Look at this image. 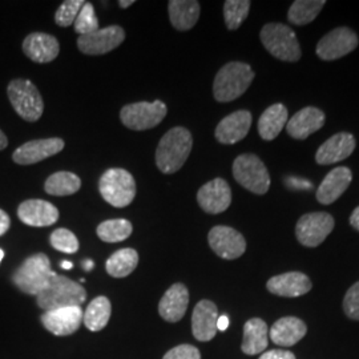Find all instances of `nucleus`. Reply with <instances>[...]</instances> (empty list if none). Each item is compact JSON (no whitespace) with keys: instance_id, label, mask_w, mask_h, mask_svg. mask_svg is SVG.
<instances>
[{"instance_id":"35","label":"nucleus","mask_w":359,"mask_h":359,"mask_svg":"<svg viewBox=\"0 0 359 359\" xmlns=\"http://www.w3.org/2000/svg\"><path fill=\"white\" fill-rule=\"evenodd\" d=\"M249 0H226L224 4V18L228 29L234 31L244 23L250 10Z\"/></svg>"},{"instance_id":"24","label":"nucleus","mask_w":359,"mask_h":359,"mask_svg":"<svg viewBox=\"0 0 359 359\" xmlns=\"http://www.w3.org/2000/svg\"><path fill=\"white\" fill-rule=\"evenodd\" d=\"M325 114L316 107H306L298 111L286 124L289 136L297 140H305L325 126Z\"/></svg>"},{"instance_id":"4","label":"nucleus","mask_w":359,"mask_h":359,"mask_svg":"<svg viewBox=\"0 0 359 359\" xmlns=\"http://www.w3.org/2000/svg\"><path fill=\"white\" fill-rule=\"evenodd\" d=\"M55 271L51 269L50 258L44 253L28 257L26 261L13 271V283L22 293L38 295L51 281Z\"/></svg>"},{"instance_id":"45","label":"nucleus","mask_w":359,"mask_h":359,"mask_svg":"<svg viewBox=\"0 0 359 359\" xmlns=\"http://www.w3.org/2000/svg\"><path fill=\"white\" fill-rule=\"evenodd\" d=\"M228 326H229V318H228L226 316H221V317H218V330H221V332H225V330L228 329Z\"/></svg>"},{"instance_id":"26","label":"nucleus","mask_w":359,"mask_h":359,"mask_svg":"<svg viewBox=\"0 0 359 359\" xmlns=\"http://www.w3.org/2000/svg\"><path fill=\"white\" fill-rule=\"evenodd\" d=\"M308 333L305 322L297 317H285L276 322L269 330L270 339L278 346H293Z\"/></svg>"},{"instance_id":"14","label":"nucleus","mask_w":359,"mask_h":359,"mask_svg":"<svg viewBox=\"0 0 359 359\" xmlns=\"http://www.w3.org/2000/svg\"><path fill=\"white\" fill-rule=\"evenodd\" d=\"M83 316L81 306H71L44 311L40 321L47 332L56 337H67L76 333L83 322Z\"/></svg>"},{"instance_id":"27","label":"nucleus","mask_w":359,"mask_h":359,"mask_svg":"<svg viewBox=\"0 0 359 359\" xmlns=\"http://www.w3.org/2000/svg\"><path fill=\"white\" fill-rule=\"evenodd\" d=\"M169 19L177 31H189L200 18V3L196 0H170L168 3Z\"/></svg>"},{"instance_id":"8","label":"nucleus","mask_w":359,"mask_h":359,"mask_svg":"<svg viewBox=\"0 0 359 359\" xmlns=\"http://www.w3.org/2000/svg\"><path fill=\"white\" fill-rule=\"evenodd\" d=\"M233 176L249 192L265 194L269 191V172L256 154H240L233 163Z\"/></svg>"},{"instance_id":"7","label":"nucleus","mask_w":359,"mask_h":359,"mask_svg":"<svg viewBox=\"0 0 359 359\" xmlns=\"http://www.w3.org/2000/svg\"><path fill=\"white\" fill-rule=\"evenodd\" d=\"M8 99L18 115L28 123H35L43 115L44 103L34 83L25 79H15L7 88Z\"/></svg>"},{"instance_id":"22","label":"nucleus","mask_w":359,"mask_h":359,"mask_svg":"<svg viewBox=\"0 0 359 359\" xmlns=\"http://www.w3.org/2000/svg\"><path fill=\"white\" fill-rule=\"evenodd\" d=\"M23 52L26 53L28 59H31L35 63H51L60 52V44L57 39L52 35L35 32L29 34L25 39Z\"/></svg>"},{"instance_id":"21","label":"nucleus","mask_w":359,"mask_h":359,"mask_svg":"<svg viewBox=\"0 0 359 359\" xmlns=\"http://www.w3.org/2000/svg\"><path fill=\"white\" fill-rule=\"evenodd\" d=\"M252 127V114L249 111H237L224 117L216 128V139L221 144L231 145L241 142Z\"/></svg>"},{"instance_id":"11","label":"nucleus","mask_w":359,"mask_h":359,"mask_svg":"<svg viewBox=\"0 0 359 359\" xmlns=\"http://www.w3.org/2000/svg\"><path fill=\"white\" fill-rule=\"evenodd\" d=\"M358 36L353 29L347 27H338L320 40L316 53L322 60L332 62L354 51L358 47Z\"/></svg>"},{"instance_id":"18","label":"nucleus","mask_w":359,"mask_h":359,"mask_svg":"<svg viewBox=\"0 0 359 359\" xmlns=\"http://www.w3.org/2000/svg\"><path fill=\"white\" fill-rule=\"evenodd\" d=\"M218 310L215 302L209 299L200 301L192 314V332L200 342L212 341L217 334Z\"/></svg>"},{"instance_id":"15","label":"nucleus","mask_w":359,"mask_h":359,"mask_svg":"<svg viewBox=\"0 0 359 359\" xmlns=\"http://www.w3.org/2000/svg\"><path fill=\"white\" fill-rule=\"evenodd\" d=\"M197 203L209 215L225 212L231 204V191L229 184L224 179H215L200 188Z\"/></svg>"},{"instance_id":"9","label":"nucleus","mask_w":359,"mask_h":359,"mask_svg":"<svg viewBox=\"0 0 359 359\" xmlns=\"http://www.w3.org/2000/svg\"><path fill=\"white\" fill-rule=\"evenodd\" d=\"M167 105L161 100L154 103L128 104L120 112L121 123L133 130H147L157 127L167 116Z\"/></svg>"},{"instance_id":"36","label":"nucleus","mask_w":359,"mask_h":359,"mask_svg":"<svg viewBox=\"0 0 359 359\" xmlns=\"http://www.w3.org/2000/svg\"><path fill=\"white\" fill-rule=\"evenodd\" d=\"M75 31L80 36L90 35L99 29V20L90 3H86L75 20Z\"/></svg>"},{"instance_id":"47","label":"nucleus","mask_w":359,"mask_h":359,"mask_svg":"<svg viewBox=\"0 0 359 359\" xmlns=\"http://www.w3.org/2000/svg\"><path fill=\"white\" fill-rule=\"evenodd\" d=\"M133 3H135L133 0H127V1L121 0V1H118V4H120V7H121V8H128L129 6H132Z\"/></svg>"},{"instance_id":"41","label":"nucleus","mask_w":359,"mask_h":359,"mask_svg":"<svg viewBox=\"0 0 359 359\" xmlns=\"http://www.w3.org/2000/svg\"><path fill=\"white\" fill-rule=\"evenodd\" d=\"M258 359H295V355L287 350H270L262 353Z\"/></svg>"},{"instance_id":"28","label":"nucleus","mask_w":359,"mask_h":359,"mask_svg":"<svg viewBox=\"0 0 359 359\" xmlns=\"http://www.w3.org/2000/svg\"><path fill=\"white\" fill-rule=\"evenodd\" d=\"M287 124V109L283 104H273L258 120V133L261 139L271 142L278 137Z\"/></svg>"},{"instance_id":"10","label":"nucleus","mask_w":359,"mask_h":359,"mask_svg":"<svg viewBox=\"0 0 359 359\" xmlns=\"http://www.w3.org/2000/svg\"><path fill=\"white\" fill-rule=\"evenodd\" d=\"M334 218L326 212L304 215L295 226L297 240L308 248H317L333 231Z\"/></svg>"},{"instance_id":"48","label":"nucleus","mask_w":359,"mask_h":359,"mask_svg":"<svg viewBox=\"0 0 359 359\" xmlns=\"http://www.w3.org/2000/svg\"><path fill=\"white\" fill-rule=\"evenodd\" d=\"M60 266L63 268V269L68 270L72 269V266H74V264L71 262V261H63L62 264H60Z\"/></svg>"},{"instance_id":"13","label":"nucleus","mask_w":359,"mask_h":359,"mask_svg":"<svg viewBox=\"0 0 359 359\" xmlns=\"http://www.w3.org/2000/svg\"><path fill=\"white\" fill-rule=\"evenodd\" d=\"M126 39V32L120 26L99 28L96 32L77 39V47L86 55H104L114 51Z\"/></svg>"},{"instance_id":"17","label":"nucleus","mask_w":359,"mask_h":359,"mask_svg":"<svg viewBox=\"0 0 359 359\" xmlns=\"http://www.w3.org/2000/svg\"><path fill=\"white\" fill-rule=\"evenodd\" d=\"M355 137L351 133L341 132L322 144L316 154L318 165H332L348 158L355 149Z\"/></svg>"},{"instance_id":"5","label":"nucleus","mask_w":359,"mask_h":359,"mask_svg":"<svg viewBox=\"0 0 359 359\" xmlns=\"http://www.w3.org/2000/svg\"><path fill=\"white\" fill-rule=\"evenodd\" d=\"M259 39L266 51L276 59L295 63L302 56L297 35L290 27L281 23H269L261 29Z\"/></svg>"},{"instance_id":"19","label":"nucleus","mask_w":359,"mask_h":359,"mask_svg":"<svg viewBox=\"0 0 359 359\" xmlns=\"http://www.w3.org/2000/svg\"><path fill=\"white\" fill-rule=\"evenodd\" d=\"M18 217L29 226H51L59 219V210L44 200H27L18 208Z\"/></svg>"},{"instance_id":"2","label":"nucleus","mask_w":359,"mask_h":359,"mask_svg":"<svg viewBox=\"0 0 359 359\" xmlns=\"http://www.w3.org/2000/svg\"><path fill=\"white\" fill-rule=\"evenodd\" d=\"M86 299L87 290L80 283L56 273L44 290L36 295V304L44 311L81 306Z\"/></svg>"},{"instance_id":"1","label":"nucleus","mask_w":359,"mask_h":359,"mask_svg":"<svg viewBox=\"0 0 359 359\" xmlns=\"http://www.w3.org/2000/svg\"><path fill=\"white\" fill-rule=\"evenodd\" d=\"M192 147V135L188 129L176 127L168 130L156 151L157 168L165 175L176 173L188 160Z\"/></svg>"},{"instance_id":"23","label":"nucleus","mask_w":359,"mask_h":359,"mask_svg":"<svg viewBox=\"0 0 359 359\" xmlns=\"http://www.w3.org/2000/svg\"><path fill=\"white\" fill-rule=\"evenodd\" d=\"M311 286L313 283L310 278L301 271H289L274 276L266 283V287L271 294L289 298L306 294L311 290Z\"/></svg>"},{"instance_id":"49","label":"nucleus","mask_w":359,"mask_h":359,"mask_svg":"<svg viewBox=\"0 0 359 359\" xmlns=\"http://www.w3.org/2000/svg\"><path fill=\"white\" fill-rule=\"evenodd\" d=\"M83 268L84 270H87V271H90L92 268H93V261H90V259H87L84 264H83Z\"/></svg>"},{"instance_id":"38","label":"nucleus","mask_w":359,"mask_h":359,"mask_svg":"<svg viewBox=\"0 0 359 359\" xmlns=\"http://www.w3.org/2000/svg\"><path fill=\"white\" fill-rule=\"evenodd\" d=\"M86 1L83 0H65L55 13V22L60 27H69L75 23L77 15L81 11Z\"/></svg>"},{"instance_id":"46","label":"nucleus","mask_w":359,"mask_h":359,"mask_svg":"<svg viewBox=\"0 0 359 359\" xmlns=\"http://www.w3.org/2000/svg\"><path fill=\"white\" fill-rule=\"evenodd\" d=\"M7 145H8V139L6 137V135L3 133V130L0 129V151L6 149Z\"/></svg>"},{"instance_id":"3","label":"nucleus","mask_w":359,"mask_h":359,"mask_svg":"<svg viewBox=\"0 0 359 359\" xmlns=\"http://www.w3.org/2000/svg\"><path fill=\"white\" fill-rule=\"evenodd\" d=\"M255 79L252 67L241 62H231L217 72L213 95L219 103H229L243 96Z\"/></svg>"},{"instance_id":"40","label":"nucleus","mask_w":359,"mask_h":359,"mask_svg":"<svg viewBox=\"0 0 359 359\" xmlns=\"http://www.w3.org/2000/svg\"><path fill=\"white\" fill-rule=\"evenodd\" d=\"M163 359H201V354L193 345H179L170 348Z\"/></svg>"},{"instance_id":"39","label":"nucleus","mask_w":359,"mask_h":359,"mask_svg":"<svg viewBox=\"0 0 359 359\" xmlns=\"http://www.w3.org/2000/svg\"><path fill=\"white\" fill-rule=\"evenodd\" d=\"M344 310L350 320L359 321V281L347 290L344 299Z\"/></svg>"},{"instance_id":"34","label":"nucleus","mask_w":359,"mask_h":359,"mask_svg":"<svg viewBox=\"0 0 359 359\" xmlns=\"http://www.w3.org/2000/svg\"><path fill=\"white\" fill-rule=\"evenodd\" d=\"M133 226L128 219L116 218V219H107L97 226V236L104 243H120L127 240L132 234Z\"/></svg>"},{"instance_id":"20","label":"nucleus","mask_w":359,"mask_h":359,"mask_svg":"<svg viewBox=\"0 0 359 359\" xmlns=\"http://www.w3.org/2000/svg\"><path fill=\"white\" fill-rule=\"evenodd\" d=\"M189 305V292L184 283H173L163 295L158 304V314L164 321H181Z\"/></svg>"},{"instance_id":"42","label":"nucleus","mask_w":359,"mask_h":359,"mask_svg":"<svg viewBox=\"0 0 359 359\" xmlns=\"http://www.w3.org/2000/svg\"><path fill=\"white\" fill-rule=\"evenodd\" d=\"M10 226H11L10 216L4 210L0 209V237L8 231Z\"/></svg>"},{"instance_id":"37","label":"nucleus","mask_w":359,"mask_h":359,"mask_svg":"<svg viewBox=\"0 0 359 359\" xmlns=\"http://www.w3.org/2000/svg\"><path fill=\"white\" fill-rule=\"evenodd\" d=\"M50 243L52 248L68 253V255H74L79 250V241H77L76 236L65 228H59L56 231H53L50 236Z\"/></svg>"},{"instance_id":"31","label":"nucleus","mask_w":359,"mask_h":359,"mask_svg":"<svg viewBox=\"0 0 359 359\" xmlns=\"http://www.w3.org/2000/svg\"><path fill=\"white\" fill-rule=\"evenodd\" d=\"M137 264H139L137 252L135 249L126 248V249L117 250L108 258L105 264V269L111 277L124 278V277H128L130 273H133V270L137 268Z\"/></svg>"},{"instance_id":"32","label":"nucleus","mask_w":359,"mask_h":359,"mask_svg":"<svg viewBox=\"0 0 359 359\" xmlns=\"http://www.w3.org/2000/svg\"><path fill=\"white\" fill-rule=\"evenodd\" d=\"M325 0H295L290 6L287 19L294 26H306L321 13Z\"/></svg>"},{"instance_id":"44","label":"nucleus","mask_w":359,"mask_h":359,"mask_svg":"<svg viewBox=\"0 0 359 359\" xmlns=\"http://www.w3.org/2000/svg\"><path fill=\"white\" fill-rule=\"evenodd\" d=\"M350 225L359 231V206L355 208L350 216Z\"/></svg>"},{"instance_id":"6","label":"nucleus","mask_w":359,"mask_h":359,"mask_svg":"<svg viewBox=\"0 0 359 359\" xmlns=\"http://www.w3.org/2000/svg\"><path fill=\"white\" fill-rule=\"evenodd\" d=\"M99 191L108 204L115 208H126L136 196V181L128 170L112 168L102 176Z\"/></svg>"},{"instance_id":"43","label":"nucleus","mask_w":359,"mask_h":359,"mask_svg":"<svg viewBox=\"0 0 359 359\" xmlns=\"http://www.w3.org/2000/svg\"><path fill=\"white\" fill-rule=\"evenodd\" d=\"M287 184L290 185V187H294V188H301V189H310L311 188V184L308 182V181H298V180L290 179L287 180Z\"/></svg>"},{"instance_id":"29","label":"nucleus","mask_w":359,"mask_h":359,"mask_svg":"<svg viewBox=\"0 0 359 359\" xmlns=\"http://www.w3.org/2000/svg\"><path fill=\"white\" fill-rule=\"evenodd\" d=\"M269 342V329L266 322L261 318H252L245 323L243 351L246 355H257L264 353Z\"/></svg>"},{"instance_id":"50","label":"nucleus","mask_w":359,"mask_h":359,"mask_svg":"<svg viewBox=\"0 0 359 359\" xmlns=\"http://www.w3.org/2000/svg\"><path fill=\"white\" fill-rule=\"evenodd\" d=\"M3 257H4V252L0 249V262H1V259H3Z\"/></svg>"},{"instance_id":"16","label":"nucleus","mask_w":359,"mask_h":359,"mask_svg":"<svg viewBox=\"0 0 359 359\" xmlns=\"http://www.w3.org/2000/svg\"><path fill=\"white\" fill-rule=\"evenodd\" d=\"M65 142L62 139H41L20 145L13 154V160L19 165H32L62 152Z\"/></svg>"},{"instance_id":"30","label":"nucleus","mask_w":359,"mask_h":359,"mask_svg":"<svg viewBox=\"0 0 359 359\" xmlns=\"http://www.w3.org/2000/svg\"><path fill=\"white\" fill-rule=\"evenodd\" d=\"M112 314V305L111 301L100 295L90 301V305L83 316L84 326L90 332H100L108 325Z\"/></svg>"},{"instance_id":"25","label":"nucleus","mask_w":359,"mask_h":359,"mask_svg":"<svg viewBox=\"0 0 359 359\" xmlns=\"http://www.w3.org/2000/svg\"><path fill=\"white\" fill-rule=\"evenodd\" d=\"M353 173L347 167L334 168L323 179L317 189V200L322 205H330L335 203L351 184Z\"/></svg>"},{"instance_id":"12","label":"nucleus","mask_w":359,"mask_h":359,"mask_svg":"<svg viewBox=\"0 0 359 359\" xmlns=\"http://www.w3.org/2000/svg\"><path fill=\"white\" fill-rule=\"evenodd\" d=\"M208 243L212 250L224 259L240 258L246 250V241L240 231L218 225L210 229L208 234Z\"/></svg>"},{"instance_id":"33","label":"nucleus","mask_w":359,"mask_h":359,"mask_svg":"<svg viewBox=\"0 0 359 359\" xmlns=\"http://www.w3.org/2000/svg\"><path fill=\"white\" fill-rule=\"evenodd\" d=\"M81 187V180L71 172H56L51 175L46 184L44 191L51 196H69L76 193Z\"/></svg>"}]
</instances>
